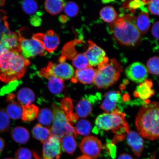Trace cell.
Returning <instances> with one entry per match:
<instances>
[{"label":"cell","instance_id":"obj_1","mask_svg":"<svg viewBox=\"0 0 159 159\" xmlns=\"http://www.w3.org/2000/svg\"><path fill=\"white\" fill-rule=\"evenodd\" d=\"M30 63L19 49L7 51L0 57V80L9 83L20 79Z\"/></svg>","mask_w":159,"mask_h":159},{"label":"cell","instance_id":"obj_2","mask_svg":"<svg viewBox=\"0 0 159 159\" xmlns=\"http://www.w3.org/2000/svg\"><path fill=\"white\" fill-rule=\"evenodd\" d=\"M135 124L143 138L151 140L159 139V102L144 105L137 115Z\"/></svg>","mask_w":159,"mask_h":159},{"label":"cell","instance_id":"obj_3","mask_svg":"<svg viewBox=\"0 0 159 159\" xmlns=\"http://www.w3.org/2000/svg\"><path fill=\"white\" fill-rule=\"evenodd\" d=\"M136 17L127 14L117 18L109 25V30L119 43L127 46H134L139 43L141 34L135 24Z\"/></svg>","mask_w":159,"mask_h":159},{"label":"cell","instance_id":"obj_4","mask_svg":"<svg viewBox=\"0 0 159 159\" xmlns=\"http://www.w3.org/2000/svg\"><path fill=\"white\" fill-rule=\"evenodd\" d=\"M97 69L94 84L98 89H107L118 81L123 70L116 59H109L106 57Z\"/></svg>","mask_w":159,"mask_h":159},{"label":"cell","instance_id":"obj_5","mask_svg":"<svg viewBox=\"0 0 159 159\" xmlns=\"http://www.w3.org/2000/svg\"><path fill=\"white\" fill-rule=\"evenodd\" d=\"M53 109L54 119L50 130L51 136L57 137L60 140L64 135L67 134L74 135L75 137V128L67 120L61 107L54 105Z\"/></svg>","mask_w":159,"mask_h":159},{"label":"cell","instance_id":"obj_6","mask_svg":"<svg viewBox=\"0 0 159 159\" xmlns=\"http://www.w3.org/2000/svg\"><path fill=\"white\" fill-rule=\"evenodd\" d=\"M75 73L74 69L71 65L65 61H60L58 64L50 62L46 67L39 71V74L47 79L54 76L63 80L72 78Z\"/></svg>","mask_w":159,"mask_h":159},{"label":"cell","instance_id":"obj_7","mask_svg":"<svg viewBox=\"0 0 159 159\" xmlns=\"http://www.w3.org/2000/svg\"><path fill=\"white\" fill-rule=\"evenodd\" d=\"M20 39V50L25 58L44 55L46 51L41 43L37 39L33 37L27 39L19 34Z\"/></svg>","mask_w":159,"mask_h":159},{"label":"cell","instance_id":"obj_8","mask_svg":"<svg viewBox=\"0 0 159 159\" xmlns=\"http://www.w3.org/2000/svg\"><path fill=\"white\" fill-rule=\"evenodd\" d=\"M101 141L93 136H87L82 139L80 148L83 154L91 159H96L102 148Z\"/></svg>","mask_w":159,"mask_h":159},{"label":"cell","instance_id":"obj_9","mask_svg":"<svg viewBox=\"0 0 159 159\" xmlns=\"http://www.w3.org/2000/svg\"><path fill=\"white\" fill-rule=\"evenodd\" d=\"M123 100L121 94L118 91H111L105 94L101 108L106 113H111L115 111L122 110L121 104Z\"/></svg>","mask_w":159,"mask_h":159},{"label":"cell","instance_id":"obj_10","mask_svg":"<svg viewBox=\"0 0 159 159\" xmlns=\"http://www.w3.org/2000/svg\"><path fill=\"white\" fill-rule=\"evenodd\" d=\"M125 73L129 79L137 83L143 82L148 75L146 66L139 62H134L129 65L125 70Z\"/></svg>","mask_w":159,"mask_h":159},{"label":"cell","instance_id":"obj_11","mask_svg":"<svg viewBox=\"0 0 159 159\" xmlns=\"http://www.w3.org/2000/svg\"><path fill=\"white\" fill-rule=\"evenodd\" d=\"M88 43V48L84 54L88 60L90 66H98L106 58V53L93 41H89Z\"/></svg>","mask_w":159,"mask_h":159},{"label":"cell","instance_id":"obj_12","mask_svg":"<svg viewBox=\"0 0 159 159\" xmlns=\"http://www.w3.org/2000/svg\"><path fill=\"white\" fill-rule=\"evenodd\" d=\"M61 153L60 140L51 135L43 143V159H59Z\"/></svg>","mask_w":159,"mask_h":159},{"label":"cell","instance_id":"obj_13","mask_svg":"<svg viewBox=\"0 0 159 159\" xmlns=\"http://www.w3.org/2000/svg\"><path fill=\"white\" fill-rule=\"evenodd\" d=\"M33 37L39 41L43 45L45 51L52 53L56 50L59 44L58 35L52 30L48 31L46 33H37Z\"/></svg>","mask_w":159,"mask_h":159},{"label":"cell","instance_id":"obj_14","mask_svg":"<svg viewBox=\"0 0 159 159\" xmlns=\"http://www.w3.org/2000/svg\"><path fill=\"white\" fill-rule=\"evenodd\" d=\"M153 86V84L152 80L146 79L137 87L134 93V96L135 98H139L142 101L148 100L155 94Z\"/></svg>","mask_w":159,"mask_h":159},{"label":"cell","instance_id":"obj_15","mask_svg":"<svg viewBox=\"0 0 159 159\" xmlns=\"http://www.w3.org/2000/svg\"><path fill=\"white\" fill-rule=\"evenodd\" d=\"M127 142L137 157H140L144 148V141L138 133L134 131L129 132L127 135Z\"/></svg>","mask_w":159,"mask_h":159},{"label":"cell","instance_id":"obj_16","mask_svg":"<svg viewBox=\"0 0 159 159\" xmlns=\"http://www.w3.org/2000/svg\"><path fill=\"white\" fill-rule=\"evenodd\" d=\"M97 69L89 66L84 69H77L75 73V80L79 81L84 84H89L94 82Z\"/></svg>","mask_w":159,"mask_h":159},{"label":"cell","instance_id":"obj_17","mask_svg":"<svg viewBox=\"0 0 159 159\" xmlns=\"http://www.w3.org/2000/svg\"><path fill=\"white\" fill-rule=\"evenodd\" d=\"M0 42L9 50H20V37L19 35L16 33H3L1 35Z\"/></svg>","mask_w":159,"mask_h":159},{"label":"cell","instance_id":"obj_18","mask_svg":"<svg viewBox=\"0 0 159 159\" xmlns=\"http://www.w3.org/2000/svg\"><path fill=\"white\" fill-rule=\"evenodd\" d=\"M90 100L89 97H85L79 101L76 107V114L79 117L84 118L91 114L93 108Z\"/></svg>","mask_w":159,"mask_h":159},{"label":"cell","instance_id":"obj_19","mask_svg":"<svg viewBox=\"0 0 159 159\" xmlns=\"http://www.w3.org/2000/svg\"><path fill=\"white\" fill-rule=\"evenodd\" d=\"M135 24L141 34L148 32L150 25V22L148 11H142L136 17Z\"/></svg>","mask_w":159,"mask_h":159},{"label":"cell","instance_id":"obj_20","mask_svg":"<svg viewBox=\"0 0 159 159\" xmlns=\"http://www.w3.org/2000/svg\"><path fill=\"white\" fill-rule=\"evenodd\" d=\"M95 124L101 130L112 131L113 127L112 114L111 113H105L99 115L95 120Z\"/></svg>","mask_w":159,"mask_h":159},{"label":"cell","instance_id":"obj_21","mask_svg":"<svg viewBox=\"0 0 159 159\" xmlns=\"http://www.w3.org/2000/svg\"><path fill=\"white\" fill-rule=\"evenodd\" d=\"M11 138L15 142L20 144H25L28 142L30 135L27 129L21 126L14 128L11 133Z\"/></svg>","mask_w":159,"mask_h":159},{"label":"cell","instance_id":"obj_22","mask_svg":"<svg viewBox=\"0 0 159 159\" xmlns=\"http://www.w3.org/2000/svg\"><path fill=\"white\" fill-rule=\"evenodd\" d=\"M63 150L67 153L73 154L76 150L77 143L73 135L65 134L60 139Z\"/></svg>","mask_w":159,"mask_h":159},{"label":"cell","instance_id":"obj_23","mask_svg":"<svg viewBox=\"0 0 159 159\" xmlns=\"http://www.w3.org/2000/svg\"><path fill=\"white\" fill-rule=\"evenodd\" d=\"M17 98L20 104L23 106L30 105L34 102L35 95L31 89L23 88L20 89L17 94Z\"/></svg>","mask_w":159,"mask_h":159},{"label":"cell","instance_id":"obj_24","mask_svg":"<svg viewBox=\"0 0 159 159\" xmlns=\"http://www.w3.org/2000/svg\"><path fill=\"white\" fill-rule=\"evenodd\" d=\"M65 4L63 0H45L44 7L51 14L57 15L63 11Z\"/></svg>","mask_w":159,"mask_h":159},{"label":"cell","instance_id":"obj_25","mask_svg":"<svg viewBox=\"0 0 159 159\" xmlns=\"http://www.w3.org/2000/svg\"><path fill=\"white\" fill-rule=\"evenodd\" d=\"M48 79V85L50 91L56 95L61 94L65 88L64 81L54 76H50Z\"/></svg>","mask_w":159,"mask_h":159},{"label":"cell","instance_id":"obj_26","mask_svg":"<svg viewBox=\"0 0 159 159\" xmlns=\"http://www.w3.org/2000/svg\"><path fill=\"white\" fill-rule=\"evenodd\" d=\"M61 108L65 113L69 122L75 123L78 120L79 117L76 114L73 113V105L71 99L65 98L61 102Z\"/></svg>","mask_w":159,"mask_h":159},{"label":"cell","instance_id":"obj_27","mask_svg":"<svg viewBox=\"0 0 159 159\" xmlns=\"http://www.w3.org/2000/svg\"><path fill=\"white\" fill-rule=\"evenodd\" d=\"M23 114L22 119L25 122H31L37 117L39 113L38 107L34 105H29L22 106Z\"/></svg>","mask_w":159,"mask_h":159},{"label":"cell","instance_id":"obj_28","mask_svg":"<svg viewBox=\"0 0 159 159\" xmlns=\"http://www.w3.org/2000/svg\"><path fill=\"white\" fill-rule=\"evenodd\" d=\"M32 132L34 138L43 143H44L51 136L49 129L39 124L36 125L34 127Z\"/></svg>","mask_w":159,"mask_h":159},{"label":"cell","instance_id":"obj_29","mask_svg":"<svg viewBox=\"0 0 159 159\" xmlns=\"http://www.w3.org/2000/svg\"><path fill=\"white\" fill-rule=\"evenodd\" d=\"M75 129L76 138L79 135L87 136L90 134L92 125L89 121L81 119L77 122Z\"/></svg>","mask_w":159,"mask_h":159},{"label":"cell","instance_id":"obj_30","mask_svg":"<svg viewBox=\"0 0 159 159\" xmlns=\"http://www.w3.org/2000/svg\"><path fill=\"white\" fill-rule=\"evenodd\" d=\"M38 120L41 125L49 126L53 122L54 114L51 110L48 108H43L39 112L37 116Z\"/></svg>","mask_w":159,"mask_h":159},{"label":"cell","instance_id":"obj_31","mask_svg":"<svg viewBox=\"0 0 159 159\" xmlns=\"http://www.w3.org/2000/svg\"><path fill=\"white\" fill-rule=\"evenodd\" d=\"M100 16L103 21L111 24L116 20L118 15L114 7L108 6L101 10Z\"/></svg>","mask_w":159,"mask_h":159},{"label":"cell","instance_id":"obj_32","mask_svg":"<svg viewBox=\"0 0 159 159\" xmlns=\"http://www.w3.org/2000/svg\"><path fill=\"white\" fill-rule=\"evenodd\" d=\"M7 114L11 119L17 120L21 118L23 114L22 107L16 102L10 103L7 108Z\"/></svg>","mask_w":159,"mask_h":159},{"label":"cell","instance_id":"obj_33","mask_svg":"<svg viewBox=\"0 0 159 159\" xmlns=\"http://www.w3.org/2000/svg\"><path fill=\"white\" fill-rule=\"evenodd\" d=\"M21 6L24 11L29 15L35 14L39 9L38 4L36 0H24Z\"/></svg>","mask_w":159,"mask_h":159},{"label":"cell","instance_id":"obj_34","mask_svg":"<svg viewBox=\"0 0 159 159\" xmlns=\"http://www.w3.org/2000/svg\"><path fill=\"white\" fill-rule=\"evenodd\" d=\"M128 3L125 4L124 7L132 13H134L137 10L140 9L142 11H148V9L144 7L145 3L142 0H128Z\"/></svg>","mask_w":159,"mask_h":159},{"label":"cell","instance_id":"obj_35","mask_svg":"<svg viewBox=\"0 0 159 159\" xmlns=\"http://www.w3.org/2000/svg\"><path fill=\"white\" fill-rule=\"evenodd\" d=\"M72 60L73 66L78 69H84L89 66L88 60L83 53L77 54Z\"/></svg>","mask_w":159,"mask_h":159},{"label":"cell","instance_id":"obj_36","mask_svg":"<svg viewBox=\"0 0 159 159\" xmlns=\"http://www.w3.org/2000/svg\"><path fill=\"white\" fill-rule=\"evenodd\" d=\"M147 69L151 74L159 75V57H154L149 59L147 63Z\"/></svg>","mask_w":159,"mask_h":159},{"label":"cell","instance_id":"obj_37","mask_svg":"<svg viewBox=\"0 0 159 159\" xmlns=\"http://www.w3.org/2000/svg\"><path fill=\"white\" fill-rule=\"evenodd\" d=\"M10 126V121L7 113L0 108V133L7 132Z\"/></svg>","mask_w":159,"mask_h":159},{"label":"cell","instance_id":"obj_38","mask_svg":"<svg viewBox=\"0 0 159 159\" xmlns=\"http://www.w3.org/2000/svg\"><path fill=\"white\" fill-rule=\"evenodd\" d=\"M63 9L65 15L70 17H75L79 11L78 6L73 2H69L65 3Z\"/></svg>","mask_w":159,"mask_h":159},{"label":"cell","instance_id":"obj_39","mask_svg":"<svg viewBox=\"0 0 159 159\" xmlns=\"http://www.w3.org/2000/svg\"><path fill=\"white\" fill-rule=\"evenodd\" d=\"M21 81L15 80L9 83L8 85L4 86L0 90V96L9 94L15 90L20 84Z\"/></svg>","mask_w":159,"mask_h":159},{"label":"cell","instance_id":"obj_40","mask_svg":"<svg viewBox=\"0 0 159 159\" xmlns=\"http://www.w3.org/2000/svg\"><path fill=\"white\" fill-rule=\"evenodd\" d=\"M32 157L31 151L25 148H19L15 154V159H32Z\"/></svg>","mask_w":159,"mask_h":159},{"label":"cell","instance_id":"obj_41","mask_svg":"<svg viewBox=\"0 0 159 159\" xmlns=\"http://www.w3.org/2000/svg\"><path fill=\"white\" fill-rule=\"evenodd\" d=\"M148 9L152 15L159 16V0H150L148 3Z\"/></svg>","mask_w":159,"mask_h":159},{"label":"cell","instance_id":"obj_42","mask_svg":"<svg viewBox=\"0 0 159 159\" xmlns=\"http://www.w3.org/2000/svg\"><path fill=\"white\" fill-rule=\"evenodd\" d=\"M151 32L154 38L159 41V21H156L152 25Z\"/></svg>","mask_w":159,"mask_h":159},{"label":"cell","instance_id":"obj_43","mask_svg":"<svg viewBox=\"0 0 159 159\" xmlns=\"http://www.w3.org/2000/svg\"><path fill=\"white\" fill-rule=\"evenodd\" d=\"M30 22L34 26H39L41 23V19L37 15H34L30 19Z\"/></svg>","mask_w":159,"mask_h":159},{"label":"cell","instance_id":"obj_44","mask_svg":"<svg viewBox=\"0 0 159 159\" xmlns=\"http://www.w3.org/2000/svg\"><path fill=\"white\" fill-rule=\"evenodd\" d=\"M107 148H108V152L110 153L111 156L112 158H114L116 156V147L114 144L112 143H108L107 144Z\"/></svg>","mask_w":159,"mask_h":159},{"label":"cell","instance_id":"obj_45","mask_svg":"<svg viewBox=\"0 0 159 159\" xmlns=\"http://www.w3.org/2000/svg\"><path fill=\"white\" fill-rule=\"evenodd\" d=\"M8 51L9 50L6 48L3 44L0 42V57Z\"/></svg>","mask_w":159,"mask_h":159},{"label":"cell","instance_id":"obj_46","mask_svg":"<svg viewBox=\"0 0 159 159\" xmlns=\"http://www.w3.org/2000/svg\"><path fill=\"white\" fill-rule=\"evenodd\" d=\"M117 159H134L130 155L124 153L119 156Z\"/></svg>","mask_w":159,"mask_h":159},{"label":"cell","instance_id":"obj_47","mask_svg":"<svg viewBox=\"0 0 159 159\" xmlns=\"http://www.w3.org/2000/svg\"><path fill=\"white\" fill-rule=\"evenodd\" d=\"M5 147V141L3 139L0 137V152L3 150Z\"/></svg>","mask_w":159,"mask_h":159},{"label":"cell","instance_id":"obj_48","mask_svg":"<svg viewBox=\"0 0 159 159\" xmlns=\"http://www.w3.org/2000/svg\"><path fill=\"white\" fill-rule=\"evenodd\" d=\"M15 96L14 94H9L7 97V101H11L13 100L15 98Z\"/></svg>","mask_w":159,"mask_h":159},{"label":"cell","instance_id":"obj_49","mask_svg":"<svg viewBox=\"0 0 159 159\" xmlns=\"http://www.w3.org/2000/svg\"><path fill=\"white\" fill-rule=\"evenodd\" d=\"M115 0H101L102 2L104 4H107L112 2H114Z\"/></svg>","mask_w":159,"mask_h":159},{"label":"cell","instance_id":"obj_50","mask_svg":"<svg viewBox=\"0 0 159 159\" xmlns=\"http://www.w3.org/2000/svg\"><path fill=\"white\" fill-rule=\"evenodd\" d=\"M77 159H91L89 157L85 156V155H83V156H81L80 157H79V158Z\"/></svg>","mask_w":159,"mask_h":159},{"label":"cell","instance_id":"obj_51","mask_svg":"<svg viewBox=\"0 0 159 159\" xmlns=\"http://www.w3.org/2000/svg\"><path fill=\"white\" fill-rule=\"evenodd\" d=\"M5 4L4 0H0V6H2Z\"/></svg>","mask_w":159,"mask_h":159},{"label":"cell","instance_id":"obj_52","mask_svg":"<svg viewBox=\"0 0 159 159\" xmlns=\"http://www.w3.org/2000/svg\"><path fill=\"white\" fill-rule=\"evenodd\" d=\"M145 3V4H148L149 2L150 1V0H142Z\"/></svg>","mask_w":159,"mask_h":159},{"label":"cell","instance_id":"obj_53","mask_svg":"<svg viewBox=\"0 0 159 159\" xmlns=\"http://www.w3.org/2000/svg\"><path fill=\"white\" fill-rule=\"evenodd\" d=\"M5 159H13L10 158H5Z\"/></svg>","mask_w":159,"mask_h":159},{"label":"cell","instance_id":"obj_54","mask_svg":"<svg viewBox=\"0 0 159 159\" xmlns=\"http://www.w3.org/2000/svg\"><path fill=\"white\" fill-rule=\"evenodd\" d=\"M0 21H1V19H0Z\"/></svg>","mask_w":159,"mask_h":159}]
</instances>
